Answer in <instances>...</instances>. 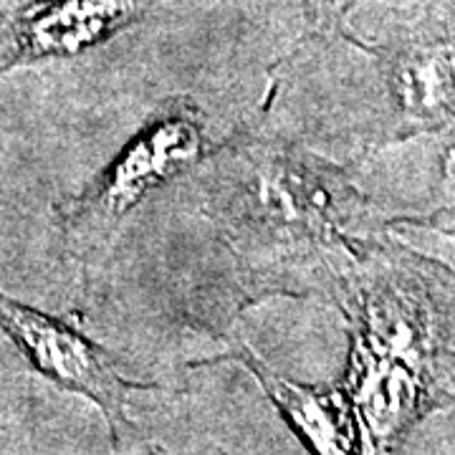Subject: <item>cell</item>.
Listing matches in <instances>:
<instances>
[{"instance_id": "cell-6", "label": "cell", "mask_w": 455, "mask_h": 455, "mask_svg": "<svg viewBox=\"0 0 455 455\" xmlns=\"http://www.w3.org/2000/svg\"><path fill=\"white\" fill-rule=\"evenodd\" d=\"M223 359L238 362L260 382L274 405L293 425L314 455H362L357 420L344 390L301 387L268 370L248 347H238Z\"/></svg>"}, {"instance_id": "cell-3", "label": "cell", "mask_w": 455, "mask_h": 455, "mask_svg": "<svg viewBox=\"0 0 455 455\" xmlns=\"http://www.w3.org/2000/svg\"><path fill=\"white\" fill-rule=\"evenodd\" d=\"M220 208L228 226L271 241L324 238L347 203L344 180L307 155L271 145L233 149L220 170Z\"/></svg>"}, {"instance_id": "cell-9", "label": "cell", "mask_w": 455, "mask_h": 455, "mask_svg": "<svg viewBox=\"0 0 455 455\" xmlns=\"http://www.w3.org/2000/svg\"><path fill=\"white\" fill-rule=\"evenodd\" d=\"M352 5L355 0H304V13L311 31L326 36V33L341 31L344 18Z\"/></svg>"}, {"instance_id": "cell-5", "label": "cell", "mask_w": 455, "mask_h": 455, "mask_svg": "<svg viewBox=\"0 0 455 455\" xmlns=\"http://www.w3.org/2000/svg\"><path fill=\"white\" fill-rule=\"evenodd\" d=\"M157 0H36L0 13V76L11 68L76 56L137 23Z\"/></svg>"}, {"instance_id": "cell-4", "label": "cell", "mask_w": 455, "mask_h": 455, "mask_svg": "<svg viewBox=\"0 0 455 455\" xmlns=\"http://www.w3.org/2000/svg\"><path fill=\"white\" fill-rule=\"evenodd\" d=\"M0 331H5L20 355L53 385L92 400L107 418L114 455H124L137 433L130 415L132 395L152 385L130 382L97 341L3 291Z\"/></svg>"}, {"instance_id": "cell-10", "label": "cell", "mask_w": 455, "mask_h": 455, "mask_svg": "<svg viewBox=\"0 0 455 455\" xmlns=\"http://www.w3.org/2000/svg\"><path fill=\"white\" fill-rule=\"evenodd\" d=\"M152 455H164V453L160 451V448H152Z\"/></svg>"}, {"instance_id": "cell-1", "label": "cell", "mask_w": 455, "mask_h": 455, "mask_svg": "<svg viewBox=\"0 0 455 455\" xmlns=\"http://www.w3.org/2000/svg\"><path fill=\"white\" fill-rule=\"evenodd\" d=\"M341 309L362 455H392L410 425L455 395V281L433 260L374 245L341 278Z\"/></svg>"}, {"instance_id": "cell-7", "label": "cell", "mask_w": 455, "mask_h": 455, "mask_svg": "<svg viewBox=\"0 0 455 455\" xmlns=\"http://www.w3.org/2000/svg\"><path fill=\"white\" fill-rule=\"evenodd\" d=\"M392 94L407 130L455 122V28L423 33L395 56Z\"/></svg>"}, {"instance_id": "cell-2", "label": "cell", "mask_w": 455, "mask_h": 455, "mask_svg": "<svg viewBox=\"0 0 455 455\" xmlns=\"http://www.w3.org/2000/svg\"><path fill=\"white\" fill-rule=\"evenodd\" d=\"M205 149L208 134L196 107L185 99L164 104L79 196L59 205L68 251L84 263L97 256L132 208L200 163Z\"/></svg>"}, {"instance_id": "cell-8", "label": "cell", "mask_w": 455, "mask_h": 455, "mask_svg": "<svg viewBox=\"0 0 455 455\" xmlns=\"http://www.w3.org/2000/svg\"><path fill=\"white\" fill-rule=\"evenodd\" d=\"M415 223H425V226L455 233V134L448 149H445V160H443V182H440L438 205L430 215H425Z\"/></svg>"}]
</instances>
